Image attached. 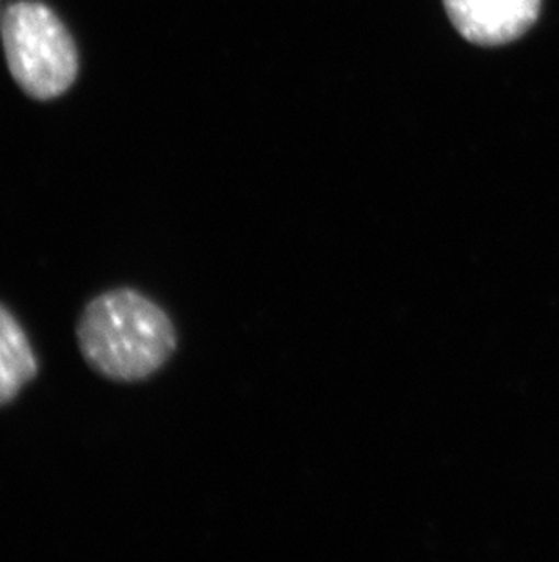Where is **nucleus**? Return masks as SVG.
<instances>
[{"instance_id":"nucleus-1","label":"nucleus","mask_w":559,"mask_h":562,"mask_svg":"<svg viewBox=\"0 0 559 562\" xmlns=\"http://www.w3.org/2000/svg\"><path fill=\"white\" fill-rule=\"evenodd\" d=\"M77 340L93 372L127 384L162 370L179 345L168 313L132 288L110 290L85 304Z\"/></svg>"},{"instance_id":"nucleus-2","label":"nucleus","mask_w":559,"mask_h":562,"mask_svg":"<svg viewBox=\"0 0 559 562\" xmlns=\"http://www.w3.org/2000/svg\"><path fill=\"white\" fill-rule=\"evenodd\" d=\"M2 43L13 79L33 99L49 101L73 85L79 71L73 38L46 5L26 0L10 5Z\"/></svg>"},{"instance_id":"nucleus-3","label":"nucleus","mask_w":559,"mask_h":562,"mask_svg":"<svg viewBox=\"0 0 559 562\" xmlns=\"http://www.w3.org/2000/svg\"><path fill=\"white\" fill-rule=\"evenodd\" d=\"M459 35L478 46H503L522 37L538 19L541 0H444Z\"/></svg>"},{"instance_id":"nucleus-4","label":"nucleus","mask_w":559,"mask_h":562,"mask_svg":"<svg viewBox=\"0 0 559 562\" xmlns=\"http://www.w3.org/2000/svg\"><path fill=\"white\" fill-rule=\"evenodd\" d=\"M37 373V356L26 331L0 304V408L13 403Z\"/></svg>"}]
</instances>
